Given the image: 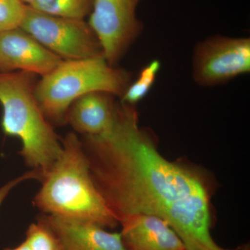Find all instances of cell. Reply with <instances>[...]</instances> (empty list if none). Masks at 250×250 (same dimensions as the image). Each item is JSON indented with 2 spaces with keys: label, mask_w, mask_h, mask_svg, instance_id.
<instances>
[{
  "label": "cell",
  "mask_w": 250,
  "mask_h": 250,
  "mask_svg": "<svg viewBox=\"0 0 250 250\" xmlns=\"http://www.w3.org/2000/svg\"><path fill=\"white\" fill-rule=\"evenodd\" d=\"M81 141L94 184L119 224L131 215H154L170 225L185 250H233L210 234L208 176L161 155L152 135L140 127L135 106L117 104L111 126Z\"/></svg>",
  "instance_id": "cell-1"
},
{
  "label": "cell",
  "mask_w": 250,
  "mask_h": 250,
  "mask_svg": "<svg viewBox=\"0 0 250 250\" xmlns=\"http://www.w3.org/2000/svg\"><path fill=\"white\" fill-rule=\"evenodd\" d=\"M41 182L34 205L44 214L88 222L106 229L119 224L94 184L76 133L62 140V153Z\"/></svg>",
  "instance_id": "cell-2"
},
{
  "label": "cell",
  "mask_w": 250,
  "mask_h": 250,
  "mask_svg": "<svg viewBox=\"0 0 250 250\" xmlns=\"http://www.w3.org/2000/svg\"><path fill=\"white\" fill-rule=\"evenodd\" d=\"M37 82L31 72L0 73L1 126L5 135L21 140L20 154L42 179L62 153V140L36 100Z\"/></svg>",
  "instance_id": "cell-3"
},
{
  "label": "cell",
  "mask_w": 250,
  "mask_h": 250,
  "mask_svg": "<svg viewBox=\"0 0 250 250\" xmlns=\"http://www.w3.org/2000/svg\"><path fill=\"white\" fill-rule=\"evenodd\" d=\"M131 79L129 72L110 65L104 56L63 60L38 81L35 96L51 124L64 125L67 110L77 98L92 92L121 97Z\"/></svg>",
  "instance_id": "cell-4"
},
{
  "label": "cell",
  "mask_w": 250,
  "mask_h": 250,
  "mask_svg": "<svg viewBox=\"0 0 250 250\" xmlns=\"http://www.w3.org/2000/svg\"><path fill=\"white\" fill-rule=\"evenodd\" d=\"M20 27L62 60L104 56L98 38L84 20L52 16L27 6Z\"/></svg>",
  "instance_id": "cell-5"
},
{
  "label": "cell",
  "mask_w": 250,
  "mask_h": 250,
  "mask_svg": "<svg viewBox=\"0 0 250 250\" xmlns=\"http://www.w3.org/2000/svg\"><path fill=\"white\" fill-rule=\"evenodd\" d=\"M250 71L249 38L213 36L194 49L192 78L202 86L224 84Z\"/></svg>",
  "instance_id": "cell-6"
},
{
  "label": "cell",
  "mask_w": 250,
  "mask_h": 250,
  "mask_svg": "<svg viewBox=\"0 0 250 250\" xmlns=\"http://www.w3.org/2000/svg\"><path fill=\"white\" fill-rule=\"evenodd\" d=\"M141 0H93L88 24L98 38L104 57L110 65L121 60L142 33L136 16Z\"/></svg>",
  "instance_id": "cell-7"
},
{
  "label": "cell",
  "mask_w": 250,
  "mask_h": 250,
  "mask_svg": "<svg viewBox=\"0 0 250 250\" xmlns=\"http://www.w3.org/2000/svg\"><path fill=\"white\" fill-rule=\"evenodd\" d=\"M62 61L21 27L0 33V73L24 71L43 77Z\"/></svg>",
  "instance_id": "cell-8"
},
{
  "label": "cell",
  "mask_w": 250,
  "mask_h": 250,
  "mask_svg": "<svg viewBox=\"0 0 250 250\" xmlns=\"http://www.w3.org/2000/svg\"><path fill=\"white\" fill-rule=\"evenodd\" d=\"M38 221L55 234L61 250H128L121 233L109 232L95 224L44 213Z\"/></svg>",
  "instance_id": "cell-9"
},
{
  "label": "cell",
  "mask_w": 250,
  "mask_h": 250,
  "mask_svg": "<svg viewBox=\"0 0 250 250\" xmlns=\"http://www.w3.org/2000/svg\"><path fill=\"white\" fill-rule=\"evenodd\" d=\"M128 250H185L183 243L165 220L154 215H131L120 222Z\"/></svg>",
  "instance_id": "cell-10"
},
{
  "label": "cell",
  "mask_w": 250,
  "mask_h": 250,
  "mask_svg": "<svg viewBox=\"0 0 250 250\" xmlns=\"http://www.w3.org/2000/svg\"><path fill=\"white\" fill-rule=\"evenodd\" d=\"M114 97L104 92L82 95L70 105L65 123L83 136L103 134L114 120L117 105Z\"/></svg>",
  "instance_id": "cell-11"
},
{
  "label": "cell",
  "mask_w": 250,
  "mask_h": 250,
  "mask_svg": "<svg viewBox=\"0 0 250 250\" xmlns=\"http://www.w3.org/2000/svg\"><path fill=\"white\" fill-rule=\"evenodd\" d=\"M93 4V0H34L29 6L52 16L84 20Z\"/></svg>",
  "instance_id": "cell-12"
},
{
  "label": "cell",
  "mask_w": 250,
  "mask_h": 250,
  "mask_svg": "<svg viewBox=\"0 0 250 250\" xmlns=\"http://www.w3.org/2000/svg\"><path fill=\"white\" fill-rule=\"evenodd\" d=\"M161 67L159 60H153L143 67L136 80L129 83L122 95L121 103L136 106L152 89Z\"/></svg>",
  "instance_id": "cell-13"
},
{
  "label": "cell",
  "mask_w": 250,
  "mask_h": 250,
  "mask_svg": "<svg viewBox=\"0 0 250 250\" xmlns=\"http://www.w3.org/2000/svg\"><path fill=\"white\" fill-rule=\"evenodd\" d=\"M24 241L31 250H61L58 238L46 225L39 221L29 225Z\"/></svg>",
  "instance_id": "cell-14"
},
{
  "label": "cell",
  "mask_w": 250,
  "mask_h": 250,
  "mask_svg": "<svg viewBox=\"0 0 250 250\" xmlns=\"http://www.w3.org/2000/svg\"><path fill=\"white\" fill-rule=\"evenodd\" d=\"M26 7L21 0H0V33L20 27Z\"/></svg>",
  "instance_id": "cell-15"
},
{
  "label": "cell",
  "mask_w": 250,
  "mask_h": 250,
  "mask_svg": "<svg viewBox=\"0 0 250 250\" xmlns=\"http://www.w3.org/2000/svg\"><path fill=\"white\" fill-rule=\"evenodd\" d=\"M41 174L38 171L31 170L29 172L22 174V175L16 177L12 180L9 181L7 183L5 184L3 187L0 188V207L4 202L5 199L9 195V192L17 187L20 184L25 181L30 180V179H37L41 180Z\"/></svg>",
  "instance_id": "cell-16"
},
{
  "label": "cell",
  "mask_w": 250,
  "mask_h": 250,
  "mask_svg": "<svg viewBox=\"0 0 250 250\" xmlns=\"http://www.w3.org/2000/svg\"><path fill=\"white\" fill-rule=\"evenodd\" d=\"M4 250H31L30 248L27 244L25 241L22 242L19 246L13 248H6Z\"/></svg>",
  "instance_id": "cell-17"
},
{
  "label": "cell",
  "mask_w": 250,
  "mask_h": 250,
  "mask_svg": "<svg viewBox=\"0 0 250 250\" xmlns=\"http://www.w3.org/2000/svg\"><path fill=\"white\" fill-rule=\"evenodd\" d=\"M233 250H250V248L249 245H245V246L239 247L237 249Z\"/></svg>",
  "instance_id": "cell-18"
},
{
  "label": "cell",
  "mask_w": 250,
  "mask_h": 250,
  "mask_svg": "<svg viewBox=\"0 0 250 250\" xmlns=\"http://www.w3.org/2000/svg\"><path fill=\"white\" fill-rule=\"evenodd\" d=\"M22 3H24V4L27 5V6H29L34 2V0H21Z\"/></svg>",
  "instance_id": "cell-19"
}]
</instances>
